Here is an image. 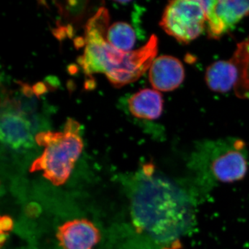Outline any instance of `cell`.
<instances>
[{
  "label": "cell",
  "mask_w": 249,
  "mask_h": 249,
  "mask_svg": "<svg viewBox=\"0 0 249 249\" xmlns=\"http://www.w3.org/2000/svg\"><path fill=\"white\" fill-rule=\"evenodd\" d=\"M109 22L108 10L98 9L86 25L85 51L80 65L87 74L102 73L116 87L133 83L150 70L158 53L159 41L152 35L142 47L124 52L113 47L106 40Z\"/></svg>",
  "instance_id": "6da1fadb"
},
{
  "label": "cell",
  "mask_w": 249,
  "mask_h": 249,
  "mask_svg": "<svg viewBox=\"0 0 249 249\" xmlns=\"http://www.w3.org/2000/svg\"><path fill=\"white\" fill-rule=\"evenodd\" d=\"M79 131V124L70 119L63 132L47 131L37 134L36 142L43 147L44 150L33 162L29 171L40 172L54 186L65 184L83 151Z\"/></svg>",
  "instance_id": "7a4b0ae2"
},
{
  "label": "cell",
  "mask_w": 249,
  "mask_h": 249,
  "mask_svg": "<svg viewBox=\"0 0 249 249\" xmlns=\"http://www.w3.org/2000/svg\"><path fill=\"white\" fill-rule=\"evenodd\" d=\"M154 167L145 165L142 170L144 178L134 189L131 199L132 221L139 232H145L160 240L168 225L165 217L167 209V194L161 181L152 178Z\"/></svg>",
  "instance_id": "3957f363"
},
{
  "label": "cell",
  "mask_w": 249,
  "mask_h": 249,
  "mask_svg": "<svg viewBox=\"0 0 249 249\" xmlns=\"http://www.w3.org/2000/svg\"><path fill=\"white\" fill-rule=\"evenodd\" d=\"M206 16L203 1L177 0L165 6L160 25L168 35L188 44L204 32Z\"/></svg>",
  "instance_id": "277c9868"
},
{
  "label": "cell",
  "mask_w": 249,
  "mask_h": 249,
  "mask_svg": "<svg viewBox=\"0 0 249 249\" xmlns=\"http://www.w3.org/2000/svg\"><path fill=\"white\" fill-rule=\"evenodd\" d=\"M212 153L211 170L214 178L222 183L241 181L248 173L249 163L240 139L218 141L205 144Z\"/></svg>",
  "instance_id": "5b68a950"
},
{
  "label": "cell",
  "mask_w": 249,
  "mask_h": 249,
  "mask_svg": "<svg viewBox=\"0 0 249 249\" xmlns=\"http://www.w3.org/2000/svg\"><path fill=\"white\" fill-rule=\"evenodd\" d=\"M206 10V27L211 38L218 39L249 15V1H203Z\"/></svg>",
  "instance_id": "8992f818"
},
{
  "label": "cell",
  "mask_w": 249,
  "mask_h": 249,
  "mask_svg": "<svg viewBox=\"0 0 249 249\" xmlns=\"http://www.w3.org/2000/svg\"><path fill=\"white\" fill-rule=\"evenodd\" d=\"M57 240L62 249H93L101 240V232L89 219H71L58 228Z\"/></svg>",
  "instance_id": "52a82bcc"
},
{
  "label": "cell",
  "mask_w": 249,
  "mask_h": 249,
  "mask_svg": "<svg viewBox=\"0 0 249 249\" xmlns=\"http://www.w3.org/2000/svg\"><path fill=\"white\" fill-rule=\"evenodd\" d=\"M184 78L183 64L172 55L157 57L149 70V80L154 89L159 91H171L178 89Z\"/></svg>",
  "instance_id": "ba28073f"
},
{
  "label": "cell",
  "mask_w": 249,
  "mask_h": 249,
  "mask_svg": "<svg viewBox=\"0 0 249 249\" xmlns=\"http://www.w3.org/2000/svg\"><path fill=\"white\" fill-rule=\"evenodd\" d=\"M1 140L13 148L29 146L33 142L29 121L17 111L3 112L1 116Z\"/></svg>",
  "instance_id": "9c48e42d"
},
{
  "label": "cell",
  "mask_w": 249,
  "mask_h": 249,
  "mask_svg": "<svg viewBox=\"0 0 249 249\" xmlns=\"http://www.w3.org/2000/svg\"><path fill=\"white\" fill-rule=\"evenodd\" d=\"M128 107L136 117L155 120L160 117L163 111V96L157 90L142 89L129 98Z\"/></svg>",
  "instance_id": "30bf717a"
},
{
  "label": "cell",
  "mask_w": 249,
  "mask_h": 249,
  "mask_svg": "<svg viewBox=\"0 0 249 249\" xmlns=\"http://www.w3.org/2000/svg\"><path fill=\"white\" fill-rule=\"evenodd\" d=\"M237 78V68L231 59L213 62L206 69L205 73L208 87L218 93H227L234 89Z\"/></svg>",
  "instance_id": "8fae6325"
},
{
  "label": "cell",
  "mask_w": 249,
  "mask_h": 249,
  "mask_svg": "<svg viewBox=\"0 0 249 249\" xmlns=\"http://www.w3.org/2000/svg\"><path fill=\"white\" fill-rule=\"evenodd\" d=\"M231 60L238 73L234 88L236 96L242 99H249V36L237 44Z\"/></svg>",
  "instance_id": "7c38bea8"
},
{
  "label": "cell",
  "mask_w": 249,
  "mask_h": 249,
  "mask_svg": "<svg viewBox=\"0 0 249 249\" xmlns=\"http://www.w3.org/2000/svg\"><path fill=\"white\" fill-rule=\"evenodd\" d=\"M106 40L119 50L130 52L135 45V32L127 23L115 22L108 28Z\"/></svg>",
  "instance_id": "4fadbf2b"
},
{
  "label": "cell",
  "mask_w": 249,
  "mask_h": 249,
  "mask_svg": "<svg viewBox=\"0 0 249 249\" xmlns=\"http://www.w3.org/2000/svg\"><path fill=\"white\" fill-rule=\"evenodd\" d=\"M12 219L9 216H1L0 220V228H1V244L3 245L4 241H6V235L13 229Z\"/></svg>",
  "instance_id": "5bb4252c"
}]
</instances>
